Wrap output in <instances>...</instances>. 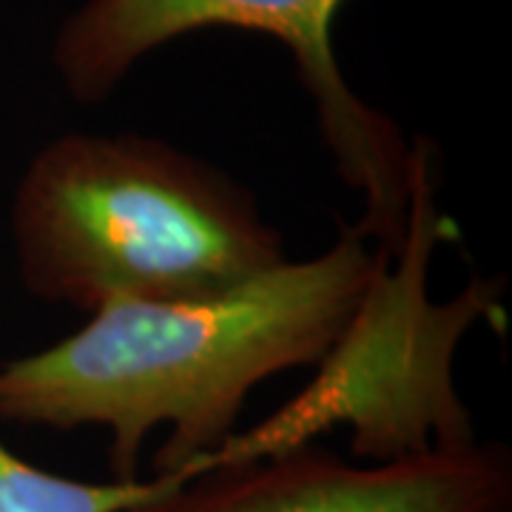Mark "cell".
<instances>
[{
	"instance_id": "1",
	"label": "cell",
	"mask_w": 512,
	"mask_h": 512,
	"mask_svg": "<svg viewBox=\"0 0 512 512\" xmlns=\"http://www.w3.org/2000/svg\"><path fill=\"white\" fill-rule=\"evenodd\" d=\"M353 225L322 254L191 302H114L49 348L0 365V421L109 436L111 478H140L148 439L165 430L154 473H177L237 433L265 379L316 365L339 339L379 268ZM194 478V476H191Z\"/></svg>"
},
{
	"instance_id": "2",
	"label": "cell",
	"mask_w": 512,
	"mask_h": 512,
	"mask_svg": "<svg viewBox=\"0 0 512 512\" xmlns=\"http://www.w3.org/2000/svg\"><path fill=\"white\" fill-rule=\"evenodd\" d=\"M9 228L26 293L83 313L220 296L288 259L245 185L134 131L46 143L15 185Z\"/></svg>"
},
{
	"instance_id": "3",
	"label": "cell",
	"mask_w": 512,
	"mask_h": 512,
	"mask_svg": "<svg viewBox=\"0 0 512 512\" xmlns=\"http://www.w3.org/2000/svg\"><path fill=\"white\" fill-rule=\"evenodd\" d=\"M441 231L433 146L416 140L410 214L399 251L382 254L359 308L316 362L319 376L279 413L202 456L205 473L311 447L336 427H348L350 453L367 464L481 441L458 396L453 365L464 333L498 313L501 282L476 276L456 299L433 302L427 274Z\"/></svg>"
},
{
	"instance_id": "4",
	"label": "cell",
	"mask_w": 512,
	"mask_h": 512,
	"mask_svg": "<svg viewBox=\"0 0 512 512\" xmlns=\"http://www.w3.org/2000/svg\"><path fill=\"white\" fill-rule=\"evenodd\" d=\"M342 6L345 0H86L57 29L52 63L69 97L100 103L143 57L177 37L217 26L274 37L291 52L336 174L365 200L356 228L379 254L393 256L407 231L416 143L345 80L333 49Z\"/></svg>"
},
{
	"instance_id": "5",
	"label": "cell",
	"mask_w": 512,
	"mask_h": 512,
	"mask_svg": "<svg viewBox=\"0 0 512 512\" xmlns=\"http://www.w3.org/2000/svg\"><path fill=\"white\" fill-rule=\"evenodd\" d=\"M128 512H512V458L476 441L367 464L311 444L208 470Z\"/></svg>"
},
{
	"instance_id": "6",
	"label": "cell",
	"mask_w": 512,
	"mask_h": 512,
	"mask_svg": "<svg viewBox=\"0 0 512 512\" xmlns=\"http://www.w3.org/2000/svg\"><path fill=\"white\" fill-rule=\"evenodd\" d=\"M180 481L191 478L154 473L126 481H77L40 470L0 439V512H128L160 498Z\"/></svg>"
}]
</instances>
